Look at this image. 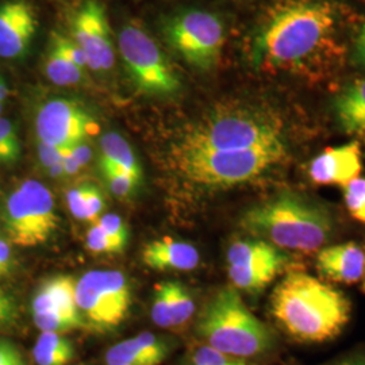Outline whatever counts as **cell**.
<instances>
[{
	"mask_svg": "<svg viewBox=\"0 0 365 365\" xmlns=\"http://www.w3.org/2000/svg\"><path fill=\"white\" fill-rule=\"evenodd\" d=\"M341 54L339 13L325 0L277 4L255 42L259 66L303 78L324 76Z\"/></svg>",
	"mask_w": 365,
	"mask_h": 365,
	"instance_id": "6da1fadb",
	"label": "cell"
},
{
	"mask_svg": "<svg viewBox=\"0 0 365 365\" xmlns=\"http://www.w3.org/2000/svg\"><path fill=\"white\" fill-rule=\"evenodd\" d=\"M271 313L288 337L302 344H324L337 339L348 327L352 304L321 279L292 271L274 288Z\"/></svg>",
	"mask_w": 365,
	"mask_h": 365,
	"instance_id": "7a4b0ae2",
	"label": "cell"
},
{
	"mask_svg": "<svg viewBox=\"0 0 365 365\" xmlns=\"http://www.w3.org/2000/svg\"><path fill=\"white\" fill-rule=\"evenodd\" d=\"M241 226L282 250L312 253L330 240L334 217L313 197L284 191L247 210Z\"/></svg>",
	"mask_w": 365,
	"mask_h": 365,
	"instance_id": "3957f363",
	"label": "cell"
},
{
	"mask_svg": "<svg viewBox=\"0 0 365 365\" xmlns=\"http://www.w3.org/2000/svg\"><path fill=\"white\" fill-rule=\"evenodd\" d=\"M199 339L218 352L250 359L272 351L274 334L247 307L235 287L220 289L196 322Z\"/></svg>",
	"mask_w": 365,
	"mask_h": 365,
	"instance_id": "277c9868",
	"label": "cell"
},
{
	"mask_svg": "<svg viewBox=\"0 0 365 365\" xmlns=\"http://www.w3.org/2000/svg\"><path fill=\"white\" fill-rule=\"evenodd\" d=\"M283 143V123L274 113L256 107H226L196 122L178 149L232 152Z\"/></svg>",
	"mask_w": 365,
	"mask_h": 365,
	"instance_id": "5b68a950",
	"label": "cell"
},
{
	"mask_svg": "<svg viewBox=\"0 0 365 365\" xmlns=\"http://www.w3.org/2000/svg\"><path fill=\"white\" fill-rule=\"evenodd\" d=\"M175 155L179 170L188 180L205 187H233L255 180L282 164L287 146L283 143L232 152L176 149Z\"/></svg>",
	"mask_w": 365,
	"mask_h": 365,
	"instance_id": "8992f818",
	"label": "cell"
},
{
	"mask_svg": "<svg viewBox=\"0 0 365 365\" xmlns=\"http://www.w3.org/2000/svg\"><path fill=\"white\" fill-rule=\"evenodd\" d=\"M1 221L14 245L31 248L45 244L58 227L52 192L37 180L21 182L7 196Z\"/></svg>",
	"mask_w": 365,
	"mask_h": 365,
	"instance_id": "52a82bcc",
	"label": "cell"
},
{
	"mask_svg": "<svg viewBox=\"0 0 365 365\" xmlns=\"http://www.w3.org/2000/svg\"><path fill=\"white\" fill-rule=\"evenodd\" d=\"M118 52L133 86L143 93L165 96L179 91L182 81L156 41L143 27L126 25L118 34Z\"/></svg>",
	"mask_w": 365,
	"mask_h": 365,
	"instance_id": "ba28073f",
	"label": "cell"
},
{
	"mask_svg": "<svg viewBox=\"0 0 365 365\" xmlns=\"http://www.w3.org/2000/svg\"><path fill=\"white\" fill-rule=\"evenodd\" d=\"M76 304L87 327L113 330L130 310L129 280L117 269L90 271L76 280Z\"/></svg>",
	"mask_w": 365,
	"mask_h": 365,
	"instance_id": "9c48e42d",
	"label": "cell"
},
{
	"mask_svg": "<svg viewBox=\"0 0 365 365\" xmlns=\"http://www.w3.org/2000/svg\"><path fill=\"white\" fill-rule=\"evenodd\" d=\"M173 51L197 71H211L221 58L226 33L220 16L203 10L176 14L164 29Z\"/></svg>",
	"mask_w": 365,
	"mask_h": 365,
	"instance_id": "30bf717a",
	"label": "cell"
},
{
	"mask_svg": "<svg viewBox=\"0 0 365 365\" xmlns=\"http://www.w3.org/2000/svg\"><path fill=\"white\" fill-rule=\"evenodd\" d=\"M226 260L227 274L235 289L260 292L286 269L289 257L265 240L245 238L229 247Z\"/></svg>",
	"mask_w": 365,
	"mask_h": 365,
	"instance_id": "8fae6325",
	"label": "cell"
},
{
	"mask_svg": "<svg viewBox=\"0 0 365 365\" xmlns=\"http://www.w3.org/2000/svg\"><path fill=\"white\" fill-rule=\"evenodd\" d=\"M39 143L58 148H71L86 141L98 125L81 106L68 99L45 102L34 119Z\"/></svg>",
	"mask_w": 365,
	"mask_h": 365,
	"instance_id": "7c38bea8",
	"label": "cell"
},
{
	"mask_svg": "<svg viewBox=\"0 0 365 365\" xmlns=\"http://www.w3.org/2000/svg\"><path fill=\"white\" fill-rule=\"evenodd\" d=\"M72 36L87 57L88 69L103 73L114 66V41L105 7L99 1L88 0L78 9L72 22Z\"/></svg>",
	"mask_w": 365,
	"mask_h": 365,
	"instance_id": "4fadbf2b",
	"label": "cell"
},
{
	"mask_svg": "<svg viewBox=\"0 0 365 365\" xmlns=\"http://www.w3.org/2000/svg\"><path fill=\"white\" fill-rule=\"evenodd\" d=\"M37 31V15L26 0L0 4V57L21 58L26 54Z\"/></svg>",
	"mask_w": 365,
	"mask_h": 365,
	"instance_id": "5bb4252c",
	"label": "cell"
},
{
	"mask_svg": "<svg viewBox=\"0 0 365 365\" xmlns=\"http://www.w3.org/2000/svg\"><path fill=\"white\" fill-rule=\"evenodd\" d=\"M363 170V152L359 141L327 148L314 157L309 165V176L318 185L345 187L360 178Z\"/></svg>",
	"mask_w": 365,
	"mask_h": 365,
	"instance_id": "9a60e30c",
	"label": "cell"
},
{
	"mask_svg": "<svg viewBox=\"0 0 365 365\" xmlns=\"http://www.w3.org/2000/svg\"><path fill=\"white\" fill-rule=\"evenodd\" d=\"M317 271L330 282L356 284L364 277V249L354 242L321 249L317 256Z\"/></svg>",
	"mask_w": 365,
	"mask_h": 365,
	"instance_id": "2e32d148",
	"label": "cell"
},
{
	"mask_svg": "<svg viewBox=\"0 0 365 365\" xmlns=\"http://www.w3.org/2000/svg\"><path fill=\"white\" fill-rule=\"evenodd\" d=\"M57 313L76 324L87 327L76 304V280L60 274L48 279L39 286L33 302L31 314Z\"/></svg>",
	"mask_w": 365,
	"mask_h": 365,
	"instance_id": "e0dca14e",
	"label": "cell"
},
{
	"mask_svg": "<svg viewBox=\"0 0 365 365\" xmlns=\"http://www.w3.org/2000/svg\"><path fill=\"white\" fill-rule=\"evenodd\" d=\"M170 352V344L150 331L113 345L106 353V365H160Z\"/></svg>",
	"mask_w": 365,
	"mask_h": 365,
	"instance_id": "ac0fdd59",
	"label": "cell"
},
{
	"mask_svg": "<svg viewBox=\"0 0 365 365\" xmlns=\"http://www.w3.org/2000/svg\"><path fill=\"white\" fill-rule=\"evenodd\" d=\"M141 260L148 268L160 272L192 271L199 265L200 256L194 245L163 237L145 245Z\"/></svg>",
	"mask_w": 365,
	"mask_h": 365,
	"instance_id": "d6986e66",
	"label": "cell"
},
{
	"mask_svg": "<svg viewBox=\"0 0 365 365\" xmlns=\"http://www.w3.org/2000/svg\"><path fill=\"white\" fill-rule=\"evenodd\" d=\"M333 110L342 130L365 140V78L353 80L339 92Z\"/></svg>",
	"mask_w": 365,
	"mask_h": 365,
	"instance_id": "ffe728a7",
	"label": "cell"
},
{
	"mask_svg": "<svg viewBox=\"0 0 365 365\" xmlns=\"http://www.w3.org/2000/svg\"><path fill=\"white\" fill-rule=\"evenodd\" d=\"M99 165L122 170L131 176L135 182H143V168L138 158L134 155L130 144L118 133H107L101 138Z\"/></svg>",
	"mask_w": 365,
	"mask_h": 365,
	"instance_id": "44dd1931",
	"label": "cell"
},
{
	"mask_svg": "<svg viewBox=\"0 0 365 365\" xmlns=\"http://www.w3.org/2000/svg\"><path fill=\"white\" fill-rule=\"evenodd\" d=\"M75 345L64 334L41 333L33 346L37 365H68L75 359Z\"/></svg>",
	"mask_w": 365,
	"mask_h": 365,
	"instance_id": "7402d4cb",
	"label": "cell"
},
{
	"mask_svg": "<svg viewBox=\"0 0 365 365\" xmlns=\"http://www.w3.org/2000/svg\"><path fill=\"white\" fill-rule=\"evenodd\" d=\"M45 75L58 87H72L83 81L86 71L78 68L61 48L51 39V49L45 60Z\"/></svg>",
	"mask_w": 365,
	"mask_h": 365,
	"instance_id": "603a6c76",
	"label": "cell"
},
{
	"mask_svg": "<svg viewBox=\"0 0 365 365\" xmlns=\"http://www.w3.org/2000/svg\"><path fill=\"white\" fill-rule=\"evenodd\" d=\"M173 282L167 280L155 286L150 317L155 325L163 329L176 327V313L173 300Z\"/></svg>",
	"mask_w": 365,
	"mask_h": 365,
	"instance_id": "cb8c5ba5",
	"label": "cell"
},
{
	"mask_svg": "<svg viewBox=\"0 0 365 365\" xmlns=\"http://www.w3.org/2000/svg\"><path fill=\"white\" fill-rule=\"evenodd\" d=\"M86 248L95 255H117L125 250L95 222L87 230Z\"/></svg>",
	"mask_w": 365,
	"mask_h": 365,
	"instance_id": "d4e9b609",
	"label": "cell"
},
{
	"mask_svg": "<svg viewBox=\"0 0 365 365\" xmlns=\"http://www.w3.org/2000/svg\"><path fill=\"white\" fill-rule=\"evenodd\" d=\"M344 200L353 218L365 225V179L357 178L345 185Z\"/></svg>",
	"mask_w": 365,
	"mask_h": 365,
	"instance_id": "484cf974",
	"label": "cell"
},
{
	"mask_svg": "<svg viewBox=\"0 0 365 365\" xmlns=\"http://www.w3.org/2000/svg\"><path fill=\"white\" fill-rule=\"evenodd\" d=\"M190 363L195 365H255L244 359L218 352L207 345H200L191 354Z\"/></svg>",
	"mask_w": 365,
	"mask_h": 365,
	"instance_id": "4316f807",
	"label": "cell"
},
{
	"mask_svg": "<svg viewBox=\"0 0 365 365\" xmlns=\"http://www.w3.org/2000/svg\"><path fill=\"white\" fill-rule=\"evenodd\" d=\"M101 170L111 194H114L118 197H129L140 185L131 176L122 170L108 168V167H101Z\"/></svg>",
	"mask_w": 365,
	"mask_h": 365,
	"instance_id": "83f0119b",
	"label": "cell"
},
{
	"mask_svg": "<svg viewBox=\"0 0 365 365\" xmlns=\"http://www.w3.org/2000/svg\"><path fill=\"white\" fill-rule=\"evenodd\" d=\"M95 223H98L107 235L114 238L122 248H126L129 241V229L125 221L120 218V215L105 214Z\"/></svg>",
	"mask_w": 365,
	"mask_h": 365,
	"instance_id": "f1b7e54d",
	"label": "cell"
},
{
	"mask_svg": "<svg viewBox=\"0 0 365 365\" xmlns=\"http://www.w3.org/2000/svg\"><path fill=\"white\" fill-rule=\"evenodd\" d=\"M105 207V196L95 184L88 182L86 206H84V221L91 222V223L98 221L102 217Z\"/></svg>",
	"mask_w": 365,
	"mask_h": 365,
	"instance_id": "f546056e",
	"label": "cell"
},
{
	"mask_svg": "<svg viewBox=\"0 0 365 365\" xmlns=\"http://www.w3.org/2000/svg\"><path fill=\"white\" fill-rule=\"evenodd\" d=\"M52 39L56 41V43L61 48V51L66 53V56L81 69H88V61L84 52L81 51V48L73 39L68 38L63 34L58 33H53Z\"/></svg>",
	"mask_w": 365,
	"mask_h": 365,
	"instance_id": "4dcf8cb0",
	"label": "cell"
},
{
	"mask_svg": "<svg viewBox=\"0 0 365 365\" xmlns=\"http://www.w3.org/2000/svg\"><path fill=\"white\" fill-rule=\"evenodd\" d=\"M87 187H88V182H83V184H78L76 187L68 190V192H66V203H68L69 211L72 212V215L76 220H80V221H84Z\"/></svg>",
	"mask_w": 365,
	"mask_h": 365,
	"instance_id": "1f68e13d",
	"label": "cell"
},
{
	"mask_svg": "<svg viewBox=\"0 0 365 365\" xmlns=\"http://www.w3.org/2000/svg\"><path fill=\"white\" fill-rule=\"evenodd\" d=\"M18 304L13 297L0 289V329L13 327L18 319Z\"/></svg>",
	"mask_w": 365,
	"mask_h": 365,
	"instance_id": "d6a6232c",
	"label": "cell"
},
{
	"mask_svg": "<svg viewBox=\"0 0 365 365\" xmlns=\"http://www.w3.org/2000/svg\"><path fill=\"white\" fill-rule=\"evenodd\" d=\"M68 148H58L53 145L43 144L38 141V156L41 165L48 170L53 165L63 161Z\"/></svg>",
	"mask_w": 365,
	"mask_h": 365,
	"instance_id": "836d02e7",
	"label": "cell"
},
{
	"mask_svg": "<svg viewBox=\"0 0 365 365\" xmlns=\"http://www.w3.org/2000/svg\"><path fill=\"white\" fill-rule=\"evenodd\" d=\"M0 365H25L19 349L7 339H0Z\"/></svg>",
	"mask_w": 365,
	"mask_h": 365,
	"instance_id": "e575fe53",
	"label": "cell"
},
{
	"mask_svg": "<svg viewBox=\"0 0 365 365\" xmlns=\"http://www.w3.org/2000/svg\"><path fill=\"white\" fill-rule=\"evenodd\" d=\"M322 365H365V346L356 348Z\"/></svg>",
	"mask_w": 365,
	"mask_h": 365,
	"instance_id": "d590c367",
	"label": "cell"
},
{
	"mask_svg": "<svg viewBox=\"0 0 365 365\" xmlns=\"http://www.w3.org/2000/svg\"><path fill=\"white\" fill-rule=\"evenodd\" d=\"M353 61L356 66L365 69V21L357 31L353 43Z\"/></svg>",
	"mask_w": 365,
	"mask_h": 365,
	"instance_id": "8d00e7d4",
	"label": "cell"
},
{
	"mask_svg": "<svg viewBox=\"0 0 365 365\" xmlns=\"http://www.w3.org/2000/svg\"><path fill=\"white\" fill-rule=\"evenodd\" d=\"M0 143L11 146H21L15 126L6 118H0Z\"/></svg>",
	"mask_w": 365,
	"mask_h": 365,
	"instance_id": "74e56055",
	"label": "cell"
},
{
	"mask_svg": "<svg viewBox=\"0 0 365 365\" xmlns=\"http://www.w3.org/2000/svg\"><path fill=\"white\" fill-rule=\"evenodd\" d=\"M13 264V250L10 242L0 237V277L9 274Z\"/></svg>",
	"mask_w": 365,
	"mask_h": 365,
	"instance_id": "f35d334b",
	"label": "cell"
},
{
	"mask_svg": "<svg viewBox=\"0 0 365 365\" xmlns=\"http://www.w3.org/2000/svg\"><path fill=\"white\" fill-rule=\"evenodd\" d=\"M69 153L72 157L78 161L80 167H86L90 161H91L92 150L88 145L86 144V141L78 143V144L73 145L69 148Z\"/></svg>",
	"mask_w": 365,
	"mask_h": 365,
	"instance_id": "ab89813d",
	"label": "cell"
},
{
	"mask_svg": "<svg viewBox=\"0 0 365 365\" xmlns=\"http://www.w3.org/2000/svg\"><path fill=\"white\" fill-rule=\"evenodd\" d=\"M21 156V146H11V145L0 143V164H13L19 160Z\"/></svg>",
	"mask_w": 365,
	"mask_h": 365,
	"instance_id": "60d3db41",
	"label": "cell"
},
{
	"mask_svg": "<svg viewBox=\"0 0 365 365\" xmlns=\"http://www.w3.org/2000/svg\"><path fill=\"white\" fill-rule=\"evenodd\" d=\"M9 95H10L9 86L6 84L4 80L0 78V103H4L7 101V98H9Z\"/></svg>",
	"mask_w": 365,
	"mask_h": 365,
	"instance_id": "b9f144b4",
	"label": "cell"
},
{
	"mask_svg": "<svg viewBox=\"0 0 365 365\" xmlns=\"http://www.w3.org/2000/svg\"><path fill=\"white\" fill-rule=\"evenodd\" d=\"M363 291L365 292V274L364 277H363Z\"/></svg>",
	"mask_w": 365,
	"mask_h": 365,
	"instance_id": "7bdbcfd3",
	"label": "cell"
},
{
	"mask_svg": "<svg viewBox=\"0 0 365 365\" xmlns=\"http://www.w3.org/2000/svg\"><path fill=\"white\" fill-rule=\"evenodd\" d=\"M1 111H3V103H0V114H1Z\"/></svg>",
	"mask_w": 365,
	"mask_h": 365,
	"instance_id": "ee69618b",
	"label": "cell"
},
{
	"mask_svg": "<svg viewBox=\"0 0 365 365\" xmlns=\"http://www.w3.org/2000/svg\"><path fill=\"white\" fill-rule=\"evenodd\" d=\"M190 365H195V364H192V363H190Z\"/></svg>",
	"mask_w": 365,
	"mask_h": 365,
	"instance_id": "f6af8a7d",
	"label": "cell"
}]
</instances>
